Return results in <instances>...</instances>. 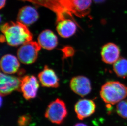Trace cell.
Returning <instances> with one entry per match:
<instances>
[{"label": "cell", "mask_w": 127, "mask_h": 126, "mask_svg": "<svg viewBox=\"0 0 127 126\" xmlns=\"http://www.w3.org/2000/svg\"><path fill=\"white\" fill-rule=\"evenodd\" d=\"M1 41L6 42L12 47L22 45L32 40V34L27 26L22 23L10 22L3 24L1 27Z\"/></svg>", "instance_id": "1"}, {"label": "cell", "mask_w": 127, "mask_h": 126, "mask_svg": "<svg viewBox=\"0 0 127 126\" xmlns=\"http://www.w3.org/2000/svg\"><path fill=\"white\" fill-rule=\"evenodd\" d=\"M100 95L106 103L115 105L127 96V87L118 81H109L102 86Z\"/></svg>", "instance_id": "2"}, {"label": "cell", "mask_w": 127, "mask_h": 126, "mask_svg": "<svg viewBox=\"0 0 127 126\" xmlns=\"http://www.w3.org/2000/svg\"><path fill=\"white\" fill-rule=\"evenodd\" d=\"M56 0L71 18L73 17V15L79 17L86 16L90 12L92 2V0Z\"/></svg>", "instance_id": "3"}, {"label": "cell", "mask_w": 127, "mask_h": 126, "mask_svg": "<svg viewBox=\"0 0 127 126\" xmlns=\"http://www.w3.org/2000/svg\"><path fill=\"white\" fill-rule=\"evenodd\" d=\"M67 114V109L65 102L57 98L48 105L45 116L52 123L60 125L64 121Z\"/></svg>", "instance_id": "4"}, {"label": "cell", "mask_w": 127, "mask_h": 126, "mask_svg": "<svg viewBox=\"0 0 127 126\" xmlns=\"http://www.w3.org/2000/svg\"><path fill=\"white\" fill-rule=\"evenodd\" d=\"M41 47L37 42L32 40L21 45L17 52L19 62L24 64H31L36 61Z\"/></svg>", "instance_id": "5"}, {"label": "cell", "mask_w": 127, "mask_h": 126, "mask_svg": "<svg viewBox=\"0 0 127 126\" xmlns=\"http://www.w3.org/2000/svg\"><path fill=\"white\" fill-rule=\"evenodd\" d=\"M39 88V82L35 76L26 75L21 78L19 91L26 100H29L35 98Z\"/></svg>", "instance_id": "6"}, {"label": "cell", "mask_w": 127, "mask_h": 126, "mask_svg": "<svg viewBox=\"0 0 127 126\" xmlns=\"http://www.w3.org/2000/svg\"><path fill=\"white\" fill-rule=\"evenodd\" d=\"M21 82V77L0 73V92L1 95L5 96L15 90H19Z\"/></svg>", "instance_id": "7"}, {"label": "cell", "mask_w": 127, "mask_h": 126, "mask_svg": "<svg viewBox=\"0 0 127 126\" xmlns=\"http://www.w3.org/2000/svg\"><path fill=\"white\" fill-rule=\"evenodd\" d=\"M70 86L74 93L81 97L87 95L91 91V82L85 76H78L73 77L70 82Z\"/></svg>", "instance_id": "8"}, {"label": "cell", "mask_w": 127, "mask_h": 126, "mask_svg": "<svg viewBox=\"0 0 127 126\" xmlns=\"http://www.w3.org/2000/svg\"><path fill=\"white\" fill-rule=\"evenodd\" d=\"M96 107V105L93 100L82 99L77 102L74 106V110L78 119L83 120L94 114Z\"/></svg>", "instance_id": "9"}, {"label": "cell", "mask_w": 127, "mask_h": 126, "mask_svg": "<svg viewBox=\"0 0 127 126\" xmlns=\"http://www.w3.org/2000/svg\"><path fill=\"white\" fill-rule=\"evenodd\" d=\"M120 48L114 43L105 44L101 50L102 60L107 64H114L120 58Z\"/></svg>", "instance_id": "10"}, {"label": "cell", "mask_w": 127, "mask_h": 126, "mask_svg": "<svg viewBox=\"0 0 127 126\" xmlns=\"http://www.w3.org/2000/svg\"><path fill=\"white\" fill-rule=\"evenodd\" d=\"M39 81L44 87L57 88L59 87V79L54 70L47 66L44 67L38 75Z\"/></svg>", "instance_id": "11"}, {"label": "cell", "mask_w": 127, "mask_h": 126, "mask_svg": "<svg viewBox=\"0 0 127 126\" xmlns=\"http://www.w3.org/2000/svg\"><path fill=\"white\" fill-rule=\"evenodd\" d=\"M39 14L37 10L30 6H26L19 10L17 16V21L26 26L31 25L37 20Z\"/></svg>", "instance_id": "12"}, {"label": "cell", "mask_w": 127, "mask_h": 126, "mask_svg": "<svg viewBox=\"0 0 127 126\" xmlns=\"http://www.w3.org/2000/svg\"><path fill=\"white\" fill-rule=\"evenodd\" d=\"M20 68V63L18 58L11 54H6L2 56L0 60V68L5 74L11 75L18 72Z\"/></svg>", "instance_id": "13"}, {"label": "cell", "mask_w": 127, "mask_h": 126, "mask_svg": "<svg viewBox=\"0 0 127 126\" xmlns=\"http://www.w3.org/2000/svg\"><path fill=\"white\" fill-rule=\"evenodd\" d=\"M37 41V43L41 48L48 50L54 49L58 44V39L56 35L49 30H44L41 32Z\"/></svg>", "instance_id": "14"}, {"label": "cell", "mask_w": 127, "mask_h": 126, "mask_svg": "<svg viewBox=\"0 0 127 126\" xmlns=\"http://www.w3.org/2000/svg\"><path fill=\"white\" fill-rule=\"evenodd\" d=\"M57 32L61 37L69 38L74 35L77 30V24L74 20L67 18L57 22Z\"/></svg>", "instance_id": "15"}, {"label": "cell", "mask_w": 127, "mask_h": 126, "mask_svg": "<svg viewBox=\"0 0 127 126\" xmlns=\"http://www.w3.org/2000/svg\"><path fill=\"white\" fill-rule=\"evenodd\" d=\"M113 70L118 77L125 79L127 77V60L120 57L113 64Z\"/></svg>", "instance_id": "16"}, {"label": "cell", "mask_w": 127, "mask_h": 126, "mask_svg": "<svg viewBox=\"0 0 127 126\" xmlns=\"http://www.w3.org/2000/svg\"><path fill=\"white\" fill-rule=\"evenodd\" d=\"M116 112L121 118L127 119V100H124L117 104Z\"/></svg>", "instance_id": "17"}, {"label": "cell", "mask_w": 127, "mask_h": 126, "mask_svg": "<svg viewBox=\"0 0 127 126\" xmlns=\"http://www.w3.org/2000/svg\"><path fill=\"white\" fill-rule=\"evenodd\" d=\"M31 118L29 115H24L20 117L18 123L19 126H27L29 123Z\"/></svg>", "instance_id": "18"}, {"label": "cell", "mask_w": 127, "mask_h": 126, "mask_svg": "<svg viewBox=\"0 0 127 126\" xmlns=\"http://www.w3.org/2000/svg\"><path fill=\"white\" fill-rule=\"evenodd\" d=\"M6 0H0V8L2 9L5 7L6 4Z\"/></svg>", "instance_id": "19"}, {"label": "cell", "mask_w": 127, "mask_h": 126, "mask_svg": "<svg viewBox=\"0 0 127 126\" xmlns=\"http://www.w3.org/2000/svg\"><path fill=\"white\" fill-rule=\"evenodd\" d=\"M74 126H88L87 125H86V124H84V123H77Z\"/></svg>", "instance_id": "20"}, {"label": "cell", "mask_w": 127, "mask_h": 126, "mask_svg": "<svg viewBox=\"0 0 127 126\" xmlns=\"http://www.w3.org/2000/svg\"><path fill=\"white\" fill-rule=\"evenodd\" d=\"M95 2L99 3V2H102L103 1H104L105 0H94Z\"/></svg>", "instance_id": "21"}]
</instances>
